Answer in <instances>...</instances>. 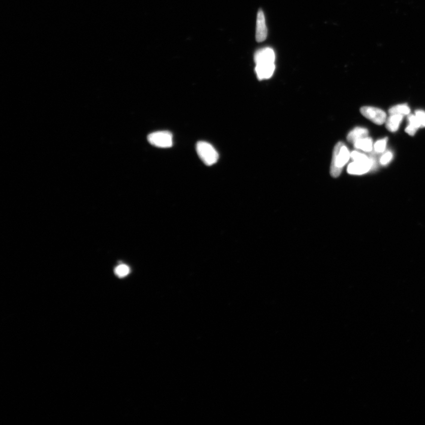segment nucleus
<instances>
[{
    "label": "nucleus",
    "mask_w": 425,
    "mask_h": 425,
    "mask_svg": "<svg viewBox=\"0 0 425 425\" xmlns=\"http://www.w3.org/2000/svg\"><path fill=\"white\" fill-rule=\"evenodd\" d=\"M351 158V153L346 145L342 142L336 144L333 151L330 173L332 177L336 178L340 176L345 165Z\"/></svg>",
    "instance_id": "1"
},
{
    "label": "nucleus",
    "mask_w": 425,
    "mask_h": 425,
    "mask_svg": "<svg viewBox=\"0 0 425 425\" xmlns=\"http://www.w3.org/2000/svg\"><path fill=\"white\" fill-rule=\"evenodd\" d=\"M196 152L200 159L207 165H212L216 163L219 156L213 146L205 141L198 142Z\"/></svg>",
    "instance_id": "2"
},
{
    "label": "nucleus",
    "mask_w": 425,
    "mask_h": 425,
    "mask_svg": "<svg viewBox=\"0 0 425 425\" xmlns=\"http://www.w3.org/2000/svg\"><path fill=\"white\" fill-rule=\"evenodd\" d=\"M148 141L152 146L161 149H167L173 146V137L170 132L162 131L152 133L148 136Z\"/></svg>",
    "instance_id": "3"
},
{
    "label": "nucleus",
    "mask_w": 425,
    "mask_h": 425,
    "mask_svg": "<svg viewBox=\"0 0 425 425\" xmlns=\"http://www.w3.org/2000/svg\"><path fill=\"white\" fill-rule=\"evenodd\" d=\"M375 159L371 156L367 161H353L348 165L347 172L351 175H363L367 173L376 166Z\"/></svg>",
    "instance_id": "4"
},
{
    "label": "nucleus",
    "mask_w": 425,
    "mask_h": 425,
    "mask_svg": "<svg viewBox=\"0 0 425 425\" xmlns=\"http://www.w3.org/2000/svg\"><path fill=\"white\" fill-rule=\"evenodd\" d=\"M360 112L365 118L377 125H382L387 120V115L382 109L373 106H363Z\"/></svg>",
    "instance_id": "5"
},
{
    "label": "nucleus",
    "mask_w": 425,
    "mask_h": 425,
    "mask_svg": "<svg viewBox=\"0 0 425 425\" xmlns=\"http://www.w3.org/2000/svg\"><path fill=\"white\" fill-rule=\"evenodd\" d=\"M254 60L256 64L274 63L275 54L270 47L259 50L255 53Z\"/></svg>",
    "instance_id": "6"
},
{
    "label": "nucleus",
    "mask_w": 425,
    "mask_h": 425,
    "mask_svg": "<svg viewBox=\"0 0 425 425\" xmlns=\"http://www.w3.org/2000/svg\"><path fill=\"white\" fill-rule=\"evenodd\" d=\"M268 30L266 26L264 12L259 10L257 16L256 39L258 42H262L267 37Z\"/></svg>",
    "instance_id": "7"
},
{
    "label": "nucleus",
    "mask_w": 425,
    "mask_h": 425,
    "mask_svg": "<svg viewBox=\"0 0 425 425\" xmlns=\"http://www.w3.org/2000/svg\"><path fill=\"white\" fill-rule=\"evenodd\" d=\"M274 69V63L256 64L255 72L259 80L268 79L273 75Z\"/></svg>",
    "instance_id": "8"
},
{
    "label": "nucleus",
    "mask_w": 425,
    "mask_h": 425,
    "mask_svg": "<svg viewBox=\"0 0 425 425\" xmlns=\"http://www.w3.org/2000/svg\"><path fill=\"white\" fill-rule=\"evenodd\" d=\"M403 119V115L394 114L391 115L386 120V126L387 129L391 132H395L399 128L401 121Z\"/></svg>",
    "instance_id": "9"
},
{
    "label": "nucleus",
    "mask_w": 425,
    "mask_h": 425,
    "mask_svg": "<svg viewBox=\"0 0 425 425\" xmlns=\"http://www.w3.org/2000/svg\"><path fill=\"white\" fill-rule=\"evenodd\" d=\"M356 149L365 152H371L373 149V142L370 137H365L357 140L353 143Z\"/></svg>",
    "instance_id": "10"
},
{
    "label": "nucleus",
    "mask_w": 425,
    "mask_h": 425,
    "mask_svg": "<svg viewBox=\"0 0 425 425\" xmlns=\"http://www.w3.org/2000/svg\"><path fill=\"white\" fill-rule=\"evenodd\" d=\"M368 131L367 129L362 128V127H356L351 131L347 135V140L351 143H354L357 140L363 138L368 137Z\"/></svg>",
    "instance_id": "11"
},
{
    "label": "nucleus",
    "mask_w": 425,
    "mask_h": 425,
    "mask_svg": "<svg viewBox=\"0 0 425 425\" xmlns=\"http://www.w3.org/2000/svg\"><path fill=\"white\" fill-rule=\"evenodd\" d=\"M410 112V109L406 103L393 106L389 111V113L391 115L397 114L403 115V116L409 115Z\"/></svg>",
    "instance_id": "12"
},
{
    "label": "nucleus",
    "mask_w": 425,
    "mask_h": 425,
    "mask_svg": "<svg viewBox=\"0 0 425 425\" xmlns=\"http://www.w3.org/2000/svg\"><path fill=\"white\" fill-rule=\"evenodd\" d=\"M388 140V138H385L378 140L374 145V152L377 153H382L385 152Z\"/></svg>",
    "instance_id": "13"
},
{
    "label": "nucleus",
    "mask_w": 425,
    "mask_h": 425,
    "mask_svg": "<svg viewBox=\"0 0 425 425\" xmlns=\"http://www.w3.org/2000/svg\"><path fill=\"white\" fill-rule=\"evenodd\" d=\"M129 268L126 265H120L115 268V273L118 277H124L129 273Z\"/></svg>",
    "instance_id": "14"
},
{
    "label": "nucleus",
    "mask_w": 425,
    "mask_h": 425,
    "mask_svg": "<svg viewBox=\"0 0 425 425\" xmlns=\"http://www.w3.org/2000/svg\"><path fill=\"white\" fill-rule=\"evenodd\" d=\"M351 158L353 161H363L368 160L370 157H368L364 153L357 152V151H353L351 153Z\"/></svg>",
    "instance_id": "15"
},
{
    "label": "nucleus",
    "mask_w": 425,
    "mask_h": 425,
    "mask_svg": "<svg viewBox=\"0 0 425 425\" xmlns=\"http://www.w3.org/2000/svg\"><path fill=\"white\" fill-rule=\"evenodd\" d=\"M394 157V154L391 152H387L380 158V163L382 165H388Z\"/></svg>",
    "instance_id": "16"
},
{
    "label": "nucleus",
    "mask_w": 425,
    "mask_h": 425,
    "mask_svg": "<svg viewBox=\"0 0 425 425\" xmlns=\"http://www.w3.org/2000/svg\"><path fill=\"white\" fill-rule=\"evenodd\" d=\"M415 115L421 125V128L425 127V112L422 110H417Z\"/></svg>",
    "instance_id": "17"
},
{
    "label": "nucleus",
    "mask_w": 425,
    "mask_h": 425,
    "mask_svg": "<svg viewBox=\"0 0 425 425\" xmlns=\"http://www.w3.org/2000/svg\"><path fill=\"white\" fill-rule=\"evenodd\" d=\"M408 121L409 124L412 125L413 126L416 127V128H421L420 123H419V121L416 118L415 115H410L408 117Z\"/></svg>",
    "instance_id": "18"
},
{
    "label": "nucleus",
    "mask_w": 425,
    "mask_h": 425,
    "mask_svg": "<svg viewBox=\"0 0 425 425\" xmlns=\"http://www.w3.org/2000/svg\"><path fill=\"white\" fill-rule=\"evenodd\" d=\"M418 128H416V127L410 125L409 124L406 127L405 129V131L407 134H409L410 136L415 135L416 132H417Z\"/></svg>",
    "instance_id": "19"
}]
</instances>
